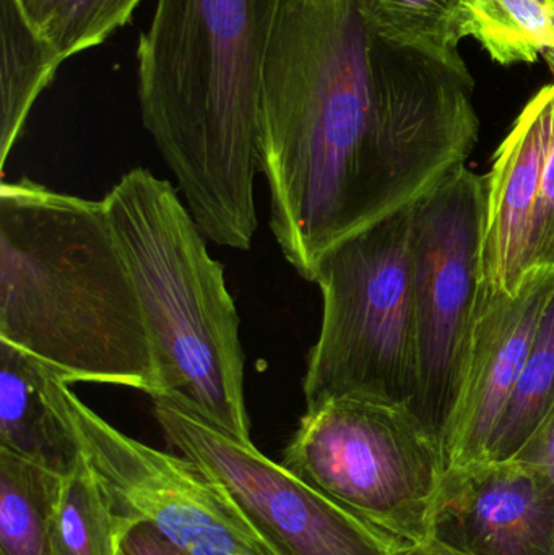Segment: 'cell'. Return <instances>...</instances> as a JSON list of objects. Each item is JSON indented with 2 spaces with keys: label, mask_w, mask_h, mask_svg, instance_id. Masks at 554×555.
Here are the masks:
<instances>
[{
  "label": "cell",
  "mask_w": 554,
  "mask_h": 555,
  "mask_svg": "<svg viewBox=\"0 0 554 555\" xmlns=\"http://www.w3.org/2000/svg\"><path fill=\"white\" fill-rule=\"evenodd\" d=\"M468 68L396 44L363 0H292L263 67L270 230L312 281L335 244L464 168L480 133Z\"/></svg>",
  "instance_id": "1"
},
{
  "label": "cell",
  "mask_w": 554,
  "mask_h": 555,
  "mask_svg": "<svg viewBox=\"0 0 554 555\" xmlns=\"http://www.w3.org/2000/svg\"><path fill=\"white\" fill-rule=\"evenodd\" d=\"M292 0H156L137 46L140 113L208 241L249 250L257 230L262 80Z\"/></svg>",
  "instance_id": "2"
},
{
  "label": "cell",
  "mask_w": 554,
  "mask_h": 555,
  "mask_svg": "<svg viewBox=\"0 0 554 555\" xmlns=\"http://www.w3.org/2000/svg\"><path fill=\"white\" fill-rule=\"evenodd\" d=\"M0 341L70 385L159 393L139 294L103 201L28 178L0 185Z\"/></svg>",
  "instance_id": "3"
},
{
  "label": "cell",
  "mask_w": 554,
  "mask_h": 555,
  "mask_svg": "<svg viewBox=\"0 0 554 555\" xmlns=\"http://www.w3.org/2000/svg\"><path fill=\"white\" fill-rule=\"evenodd\" d=\"M103 202L139 294L158 395L250 440L240 315L207 237L176 189L149 169L124 175Z\"/></svg>",
  "instance_id": "4"
},
{
  "label": "cell",
  "mask_w": 554,
  "mask_h": 555,
  "mask_svg": "<svg viewBox=\"0 0 554 555\" xmlns=\"http://www.w3.org/2000/svg\"><path fill=\"white\" fill-rule=\"evenodd\" d=\"M312 283L322 320L302 380L306 410L344 398L410 410L418 391L412 207L335 244Z\"/></svg>",
  "instance_id": "5"
},
{
  "label": "cell",
  "mask_w": 554,
  "mask_h": 555,
  "mask_svg": "<svg viewBox=\"0 0 554 555\" xmlns=\"http://www.w3.org/2000/svg\"><path fill=\"white\" fill-rule=\"evenodd\" d=\"M282 463L403 543L435 537L445 450L407 406L344 398L308 408Z\"/></svg>",
  "instance_id": "6"
},
{
  "label": "cell",
  "mask_w": 554,
  "mask_h": 555,
  "mask_svg": "<svg viewBox=\"0 0 554 555\" xmlns=\"http://www.w3.org/2000/svg\"><path fill=\"white\" fill-rule=\"evenodd\" d=\"M485 176L459 168L412 205L418 391L410 411L441 442L464 388L478 294Z\"/></svg>",
  "instance_id": "7"
},
{
  "label": "cell",
  "mask_w": 554,
  "mask_h": 555,
  "mask_svg": "<svg viewBox=\"0 0 554 555\" xmlns=\"http://www.w3.org/2000/svg\"><path fill=\"white\" fill-rule=\"evenodd\" d=\"M152 400L169 446L220 489L267 555H397L402 546L181 398Z\"/></svg>",
  "instance_id": "8"
},
{
  "label": "cell",
  "mask_w": 554,
  "mask_h": 555,
  "mask_svg": "<svg viewBox=\"0 0 554 555\" xmlns=\"http://www.w3.org/2000/svg\"><path fill=\"white\" fill-rule=\"evenodd\" d=\"M62 406L111 507L149 521L192 555H267L220 489L188 456L153 449L94 413L64 382Z\"/></svg>",
  "instance_id": "9"
},
{
  "label": "cell",
  "mask_w": 554,
  "mask_h": 555,
  "mask_svg": "<svg viewBox=\"0 0 554 555\" xmlns=\"http://www.w3.org/2000/svg\"><path fill=\"white\" fill-rule=\"evenodd\" d=\"M553 291L554 272L532 273L516 297L480 286L464 388L442 439L446 468L488 462Z\"/></svg>",
  "instance_id": "10"
},
{
  "label": "cell",
  "mask_w": 554,
  "mask_h": 555,
  "mask_svg": "<svg viewBox=\"0 0 554 555\" xmlns=\"http://www.w3.org/2000/svg\"><path fill=\"white\" fill-rule=\"evenodd\" d=\"M435 538L472 555H554V482L523 460L446 469Z\"/></svg>",
  "instance_id": "11"
},
{
  "label": "cell",
  "mask_w": 554,
  "mask_h": 555,
  "mask_svg": "<svg viewBox=\"0 0 554 555\" xmlns=\"http://www.w3.org/2000/svg\"><path fill=\"white\" fill-rule=\"evenodd\" d=\"M543 57L553 80L520 111L488 172L494 214L530 236L529 275L554 272V52Z\"/></svg>",
  "instance_id": "12"
},
{
  "label": "cell",
  "mask_w": 554,
  "mask_h": 555,
  "mask_svg": "<svg viewBox=\"0 0 554 555\" xmlns=\"http://www.w3.org/2000/svg\"><path fill=\"white\" fill-rule=\"evenodd\" d=\"M64 382L44 362L0 341V449L68 476L80 450L62 406Z\"/></svg>",
  "instance_id": "13"
},
{
  "label": "cell",
  "mask_w": 554,
  "mask_h": 555,
  "mask_svg": "<svg viewBox=\"0 0 554 555\" xmlns=\"http://www.w3.org/2000/svg\"><path fill=\"white\" fill-rule=\"evenodd\" d=\"M0 168H5L29 113L64 64L39 38L16 0H0Z\"/></svg>",
  "instance_id": "14"
},
{
  "label": "cell",
  "mask_w": 554,
  "mask_h": 555,
  "mask_svg": "<svg viewBox=\"0 0 554 555\" xmlns=\"http://www.w3.org/2000/svg\"><path fill=\"white\" fill-rule=\"evenodd\" d=\"M64 478L0 449V555H54Z\"/></svg>",
  "instance_id": "15"
},
{
  "label": "cell",
  "mask_w": 554,
  "mask_h": 555,
  "mask_svg": "<svg viewBox=\"0 0 554 555\" xmlns=\"http://www.w3.org/2000/svg\"><path fill=\"white\" fill-rule=\"evenodd\" d=\"M371 25L389 41L467 68L459 51L471 36L461 0H363Z\"/></svg>",
  "instance_id": "16"
},
{
  "label": "cell",
  "mask_w": 554,
  "mask_h": 555,
  "mask_svg": "<svg viewBox=\"0 0 554 555\" xmlns=\"http://www.w3.org/2000/svg\"><path fill=\"white\" fill-rule=\"evenodd\" d=\"M554 408V291L491 446L488 462L514 460Z\"/></svg>",
  "instance_id": "17"
},
{
  "label": "cell",
  "mask_w": 554,
  "mask_h": 555,
  "mask_svg": "<svg viewBox=\"0 0 554 555\" xmlns=\"http://www.w3.org/2000/svg\"><path fill=\"white\" fill-rule=\"evenodd\" d=\"M132 524L111 507L96 476L80 455L65 476L52 528L54 555H117Z\"/></svg>",
  "instance_id": "18"
},
{
  "label": "cell",
  "mask_w": 554,
  "mask_h": 555,
  "mask_svg": "<svg viewBox=\"0 0 554 555\" xmlns=\"http://www.w3.org/2000/svg\"><path fill=\"white\" fill-rule=\"evenodd\" d=\"M142 0H16L33 31L62 61L103 44Z\"/></svg>",
  "instance_id": "19"
},
{
  "label": "cell",
  "mask_w": 554,
  "mask_h": 555,
  "mask_svg": "<svg viewBox=\"0 0 554 555\" xmlns=\"http://www.w3.org/2000/svg\"><path fill=\"white\" fill-rule=\"evenodd\" d=\"M117 555H192L149 521H137L124 534Z\"/></svg>",
  "instance_id": "20"
},
{
  "label": "cell",
  "mask_w": 554,
  "mask_h": 555,
  "mask_svg": "<svg viewBox=\"0 0 554 555\" xmlns=\"http://www.w3.org/2000/svg\"><path fill=\"white\" fill-rule=\"evenodd\" d=\"M516 459L539 466L554 482V408L545 423Z\"/></svg>",
  "instance_id": "21"
},
{
  "label": "cell",
  "mask_w": 554,
  "mask_h": 555,
  "mask_svg": "<svg viewBox=\"0 0 554 555\" xmlns=\"http://www.w3.org/2000/svg\"><path fill=\"white\" fill-rule=\"evenodd\" d=\"M397 555H472L451 546V544L442 543L438 538H429L423 543H403L397 551Z\"/></svg>",
  "instance_id": "22"
},
{
  "label": "cell",
  "mask_w": 554,
  "mask_h": 555,
  "mask_svg": "<svg viewBox=\"0 0 554 555\" xmlns=\"http://www.w3.org/2000/svg\"><path fill=\"white\" fill-rule=\"evenodd\" d=\"M537 2L542 3L546 10L553 13V0H537Z\"/></svg>",
  "instance_id": "23"
},
{
  "label": "cell",
  "mask_w": 554,
  "mask_h": 555,
  "mask_svg": "<svg viewBox=\"0 0 554 555\" xmlns=\"http://www.w3.org/2000/svg\"><path fill=\"white\" fill-rule=\"evenodd\" d=\"M553 16H554V2H553Z\"/></svg>",
  "instance_id": "24"
},
{
  "label": "cell",
  "mask_w": 554,
  "mask_h": 555,
  "mask_svg": "<svg viewBox=\"0 0 554 555\" xmlns=\"http://www.w3.org/2000/svg\"><path fill=\"white\" fill-rule=\"evenodd\" d=\"M553 2H554V0H553Z\"/></svg>",
  "instance_id": "25"
}]
</instances>
